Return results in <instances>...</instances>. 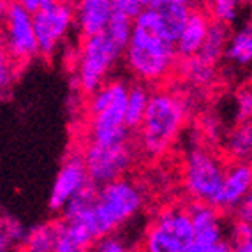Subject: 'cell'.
Masks as SVG:
<instances>
[{
  "instance_id": "cell-6",
  "label": "cell",
  "mask_w": 252,
  "mask_h": 252,
  "mask_svg": "<svg viewBox=\"0 0 252 252\" xmlns=\"http://www.w3.org/2000/svg\"><path fill=\"white\" fill-rule=\"evenodd\" d=\"M89 180L95 187L124 177L134 164L136 152L130 139L117 143L89 141L81 154Z\"/></svg>"
},
{
  "instance_id": "cell-16",
  "label": "cell",
  "mask_w": 252,
  "mask_h": 252,
  "mask_svg": "<svg viewBox=\"0 0 252 252\" xmlns=\"http://www.w3.org/2000/svg\"><path fill=\"white\" fill-rule=\"evenodd\" d=\"M210 20L212 18L205 11L190 9L189 18L185 21L184 29L180 30L177 41H175V50H177L178 57L189 59V57H194L198 53L206 30H208V25H210Z\"/></svg>"
},
{
  "instance_id": "cell-10",
  "label": "cell",
  "mask_w": 252,
  "mask_h": 252,
  "mask_svg": "<svg viewBox=\"0 0 252 252\" xmlns=\"http://www.w3.org/2000/svg\"><path fill=\"white\" fill-rule=\"evenodd\" d=\"M192 222V244L189 252H229L231 240L227 238L222 215L217 206L205 201H192L187 206Z\"/></svg>"
},
{
  "instance_id": "cell-29",
  "label": "cell",
  "mask_w": 252,
  "mask_h": 252,
  "mask_svg": "<svg viewBox=\"0 0 252 252\" xmlns=\"http://www.w3.org/2000/svg\"><path fill=\"white\" fill-rule=\"evenodd\" d=\"M4 229H5V238H7L9 245L11 244H18L21 245L25 242V236H27V231L23 229V226L14 220L11 222H4Z\"/></svg>"
},
{
  "instance_id": "cell-33",
  "label": "cell",
  "mask_w": 252,
  "mask_h": 252,
  "mask_svg": "<svg viewBox=\"0 0 252 252\" xmlns=\"http://www.w3.org/2000/svg\"><path fill=\"white\" fill-rule=\"evenodd\" d=\"M164 0H139L141 7H157V5L162 4Z\"/></svg>"
},
{
  "instance_id": "cell-23",
  "label": "cell",
  "mask_w": 252,
  "mask_h": 252,
  "mask_svg": "<svg viewBox=\"0 0 252 252\" xmlns=\"http://www.w3.org/2000/svg\"><path fill=\"white\" fill-rule=\"evenodd\" d=\"M130 32H132V16L126 14L124 11L113 9V13L108 20V25L104 29V34L124 51L130 37Z\"/></svg>"
},
{
  "instance_id": "cell-27",
  "label": "cell",
  "mask_w": 252,
  "mask_h": 252,
  "mask_svg": "<svg viewBox=\"0 0 252 252\" xmlns=\"http://www.w3.org/2000/svg\"><path fill=\"white\" fill-rule=\"evenodd\" d=\"M18 76V63L13 59L0 60V97L14 85Z\"/></svg>"
},
{
  "instance_id": "cell-4",
  "label": "cell",
  "mask_w": 252,
  "mask_h": 252,
  "mask_svg": "<svg viewBox=\"0 0 252 252\" xmlns=\"http://www.w3.org/2000/svg\"><path fill=\"white\" fill-rule=\"evenodd\" d=\"M127 89L124 81H106L90 94V141L117 143L130 139V129L124 122Z\"/></svg>"
},
{
  "instance_id": "cell-21",
  "label": "cell",
  "mask_w": 252,
  "mask_h": 252,
  "mask_svg": "<svg viewBox=\"0 0 252 252\" xmlns=\"http://www.w3.org/2000/svg\"><path fill=\"white\" fill-rule=\"evenodd\" d=\"M227 154L235 160H249L252 152V129L249 122H240V126L227 136Z\"/></svg>"
},
{
  "instance_id": "cell-20",
  "label": "cell",
  "mask_w": 252,
  "mask_h": 252,
  "mask_svg": "<svg viewBox=\"0 0 252 252\" xmlns=\"http://www.w3.org/2000/svg\"><path fill=\"white\" fill-rule=\"evenodd\" d=\"M150 92L145 85H132L127 89V99H126V111H124V122L130 130L138 129L141 124V118L147 109Z\"/></svg>"
},
{
  "instance_id": "cell-36",
  "label": "cell",
  "mask_w": 252,
  "mask_h": 252,
  "mask_svg": "<svg viewBox=\"0 0 252 252\" xmlns=\"http://www.w3.org/2000/svg\"><path fill=\"white\" fill-rule=\"evenodd\" d=\"M50 2H55V0H44V5H46V4H50Z\"/></svg>"
},
{
  "instance_id": "cell-11",
  "label": "cell",
  "mask_w": 252,
  "mask_h": 252,
  "mask_svg": "<svg viewBox=\"0 0 252 252\" xmlns=\"http://www.w3.org/2000/svg\"><path fill=\"white\" fill-rule=\"evenodd\" d=\"M0 20H2L0 32L4 37L9 59H13L16 63L34 59L37 55V41L32 25V14L27 13L14 0H11Z\"/></svg>"
},
{
  "instance_id": "cell-26",
  "label": "cell",
  "mask_w": 252,
  "mask_h": 252,
  "mask_svg": "<svg viewBox=\"0 0 252 252\" xmlns=\"http://www.w3.org/2000/svg\"><path fill=\"white\" fill-rule=\"evenodd\" d=\"M92 249L99 252H124V251H130L132 245H129V242L122 235H118L117 231H111L108 235L99 236L94 242Z\"/></svg>"
},
{
  "instance_id": "cell-24",
  "label": "cell",
  "mask_w": 252,
  "mask_h": 252,
  "mask_svg": "<svg viewBox=\"0 0 252 252\" xmlns=\"http://www.w3.org/2000/svg\"><path fill=\"white\" fill-rule=\"evenodd\" d=\"M184 71L187 80H190L196 85H208L215 76V65L203 62L201 59H198L196 55L189 57V59H184Z\"/></svg>"
},
{
  "instance_id": "cell-12",
  "label": "cell",
  "mask_w": 252,
  "mask_h": 252,
  "mask_svg": "<svg viewBox=\"0 0 252 252\" xmlns=\"http://www.w3.org/2000/svg\"><path fill=\"white\" fill-rule=\"evenodd\" d=\"M252 187V169L247 160H236L231 166H226L222 184L212 205L219 210L235 212L245 198L251 196Z\"/></svg>"
},
{
  "instance_id": "cell-32",
  "label": "cell",
  "mask_w": 252,
  "mask_h": 252,
  "mask_svg": "<svg viewBox=\"0 0 252 252\" xmlns=\"http://www.w3.org/2000/svg\"><path fill=\"white\" fill-rule=\"evenodd\" d=\"M9 249V242L5 238V229H4V220L0 219V252H4Z\"/></svg>"
},
{
  "instance_id": "cell-34",
  "label": "cell",
  "mask_w": 252,
  "mask_h": 252,
  "mask_svg": "<svg viewBox=\"0 0 252 252\" xmlns=\"http://www.w3.org/2000/svg\"><path fill=\"white\" fill-rule=\"evenodd\" d=\"M7 50H5V42H4V37H2V32H0V60L7 59Z\"/></svg>"
},
{
  "instance_id": "cell-22",
  "label": "cell",
  "mask_w": 252,
  "mask_h": 252,
  "mask_svg": "<svg viewBox=\"0 0 252 252\" xmlns=\"http://www.w3.org/2000/svg\"><path fill=\"white\" fill-rule=\"evenodd\" d=\"M25 249L30 252H51L57 244V224H41L27 231Z\"/></svg>"
},
{
  "instance_id": "cell-19",
  "label": "cell",
  "mask_w": 252,
  "mask_h": 252,
  "mask_svg": "<svg viewBox=\"0 0 252 252\" xmlns=\"http://www.w3.org/2000/svg\"><path fill=\"white\" fill-rule=\"evenodd\" d=\"M157 11H159L164 30L168 32V35L173 41H177L180 30L184 29L185 21L189 18L190 5L180 4V2H175V0H164L162 4L157 5Z\"/></svg>"
},
{
  "instance_id": "cell-35",
  "label": "cell",
  "mask_w": 252,
  "mask_h": 252,
  "mask_svg": "<svg viewBox=\"0 0 252 252\" xmlns=\"http://www.w3.org/2000/svg\"><path fill=\"white\" fill-rule=\"evenodd\" d=\"M175 2H180V4H187V5H190L194 2V0H175Z\"/></svg>"
},
{
  "instance_id": "cell-28",
  "label": "cell",
  "mask_w": 252,
  "mask_h": 252,
  "mask_svg": "<svg viewBox=\"0 0 252 252\" xmlns=\"http://www.w3.org/2000/svg\"><path fill=\"white\" fill-rule=\"evenodd\" d=\"M251 113H252L251 90H244V92H240V95L236 97V117H238V122H249Z\"/></svg>"
},
{
  "instance_id": "cell-25",
  "label": "cell",
  "mask_w": 252,
  "mask_h": 252,
  "mask_svg": "<svg viewBox=\"0 0 252 252\" xmlns=\"http://www.w3.org/2000/svg\"><path fill=\"white\" fill-rule=\"evenodd\" d=\"M244 2L245 0H208L206 5H210V13L214 20L224 21L229 25L238 18Z\"/></svg>"
},
{
  "instance_id": "cell-8",
  "label": "cell",
  "mask_w": 252,
  "mask_h": 252,
  "mask_svg": "<svg viewBox=\"0 0 252 252\" xmlns=\"http://www.w3.org/2000/svg\"><path fill=\"white\" fill-rule=\"evenodd\" d=\"M226 164L206 148H192L185 157L184 184L194 201L214 203L222 184Z\"/></svg>"
},
{
  "instance_id": "cell-31",
  "label": "cell",
  "mask_w": 252,
  "mask_h": 252,
  "mask_svg": "<svg viewBox=\"0 0 252 252\" xmlns=\"http://www.w3.org/2000/svg\"><path fill=\"white\" fill-rule=\"evenodd\" d=\"M14 2H16L18 5H21V7L30 14H34L37 9H41L42 5H44V0H14Z\"/></svg>"
},
{
  "instance_id": "cell-9",
  "label": "cell",
  "mask_w": 252,
  "mask_h": 252,
  "mask_svg": "<svg viewBox=\"0 0 252 252\" xmlns=\"http://www.w3.org/2000/svg\"><path fill=\"white\" fill-rule=\"evenodd\" d=\"M37 55L51 59L74 25V5L69 0H55L32 14Z\"/></svg>"
},
{
  "instance_id": "cell-30",
  "label": "cell",
  "mask_w": 252,
  "mask_h": 252,
  "mask_svg": "<svg viewBox=\"0 0 252 252\" xmlns=\"http://www.w3.org/2000/svg\"><path fill=\"white\" fill-rule=\"evenodd\" d=\"M113 2V7L118 9V11H124L126 14L134 18L138 14V11L141 9V4L139 0H111Z\"/></svg>"
},
{
  "instance_id": "cell-2",
  "label": "cell",
  "mask_w": 252,
  "mask_h": 252,
  "mask_svg": "<svg viewBox=\"0 0 252 252\" xmlns=\"http://www.w3.org/2000/svg\"><path fill=\"white\" fill-rule=\"evenodd\" d=\"M185 118L187 109L182 97L166 90L150 94L145 115L138 126L139 145L145 154L148 157L164 156L180 134Z\"/></svg>"
},
{
  "instance_id": "cell-13",
  "label": "cell",
  "mask_w": 252,
  "mask_h": 252,
  "mask_svg": "<svg viewBox=\"0 0 252 252\" xmlns=\"http://www.w3.org/2000/svg\"><path fill=\"white\" fill-rule=\"evenodd\" d=\"M89 184L90 180L81 154H71L63 160L59 175L55 178L53 189L50 194V208L53 212H60L74 194H78Z\"/></svg>"
},
{
  "instance_id": "cell-7",
  "label": "cell",
  "mask_w": 252,
  "mask_h": 252,
  "mask_svg": "<svg viewBox=\"0 0 252 252\" xmlns=\"http://www.w3.org/2000/svg\"><path fill=\"white\" fill-rule=\"evenodd\" d=\"M192 244V222L182 206L164 208L150 224L145 235L148 252H189Z\"/></svg>"
},
{
  "instance_id": "cell-15",
  "label": "cell",
  "mask_w": 252,
  "mask_h": 252,
  "mask_svg": "<svg viewBox=\"0 0 252 252\" xmlns=\"http://www.w3.org/2000/svg\"><path fill=\"white\" fill-rule=\"evenodd\" d=\"M55 224H57L55 252H85L92 249L95 236L83 220L62 219Z\"/></svg>"
},
{
  "instance_id": "cell-1",
  "label": "cell",
  "mask_w": 252,
  "mask_h": 252,
  "mask_svg": "<svg viewBox=\"0 0 252 252\" xmlns=\"http://www.w3.org/2000/svg\"><path fill=\"white\" fill-rule=\"evenodd\" d=\"M122 55L129 71L145 83H159L173 72L178 55L157 7H141L132 18V32Z\"/></svg>"
},
{
  "instance_id": "cell-5",
  "label": "cell",
  "mask_w": 252,
  "mask_h": 252,
  "mask_svg": "<svg viewBox=\"0 0 252 252\" xmlns=\"http://www.w3.org/2000/svg\"><path fill=\"white\" fill-rule=\"evenodd\" d=\"M120 57L122 50L104 32L83 37L76 65V81L81 92L90 95L94 90L106 83L109 72L113 71Z\"/></svg>"
},
{
  "instance_id": "cell-17",
  "label": "cell",
  "mask_w": 252,
  "mask_h": 252,
  "mask_svg": "<svg viewBox=\"0 0 252 252\" xmlns=\"http://www.w3.org/2000/svg\"><path fill=\"white\" fill-rule=\"evenodd\" d=\"M227 39H229V27H227V23L212 18L208 30H206L205 34V39H203L196 57L201 59L203 62L210 63V65H217L224 57Z\"/></svg>"
},
{
  "instance_id": "cell-3",
  "label": "cell",
  "mask_w": 252,
  "mask_h": 252,
  "mask_svg": "<svg viewBox=\"0 0 252 252\" xmlns=\"http://www.w3.org/2000/svg\"><path fill=\"white\" fill-rule=\"evenodd\" d=\"M143 205V189L132 180L120 177L99 185L90 214V227L95 240L111 231H118L141 212Z\"/></svg>"
},
{
  "instance_id": "cell-14",
  "label": "cell",
  "mask_w": 252,
  "mask_h": 252,
  "mask_svg": "<svg viewBox=\"0 0 252 252\" xmlns=\"http://www.w3.org/2000/svg\"><path fill=\"white\" fill-rule=\"evenodd\" d=\"M113 9L111 0H78V5L74 7V23L81 37L104 32Z\"/></svg>"
},
{
  "instance_id": "cell-18",
  "label": "cell",
  "mask_w": 252,
  "mask_h": 252,
  "mask_svg": "<svg viewBox=\"0 0 252 252\" xmlns=\"http://www.w3.org/2000/svg\"><path fill=\"white\" fill-rule=\"evenodd\" d=\"M227 62L238 69L249 67L252 62V29L251 25H245L238 29L235 34H229L224 57Z\"/></svg>"
}]
</instances>
